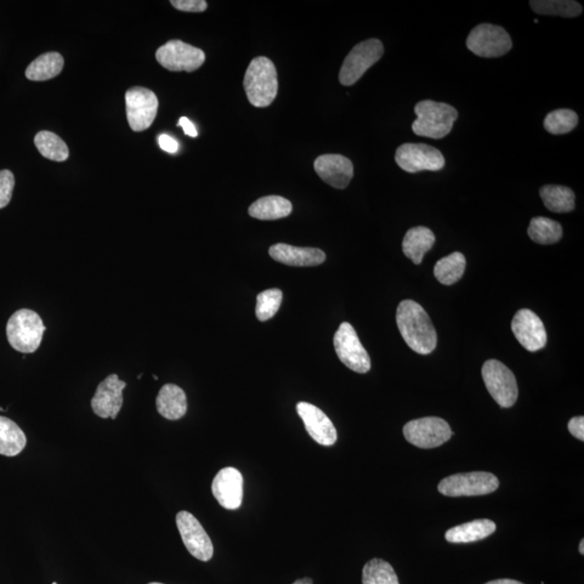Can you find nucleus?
<instances>
[{
  "label": "nucleus",
  "instance_id": "nucleus-9",
  "mask_svg": "<svg viewBox=\"0 0 584 584\" xmlns=\"http://www.w3.org/2000/svg\"><path fill=\"white\" fill-rule=\"evenodd\" d=\"M333 344L339 360L349 370L357 373H366L371 371V357L362 347L355 329L349 322H342L334 334Z\"/></svg>",
  "mask_w": 584,
  "mask_h": 584
},
{
  "label": "nucleus",
  "instance_id": "nucleus-26",
  "mask_svg": "<svg viewBox=\"0 0 584 584\" xmlns=\"http://www.w3.org/2000/svg\"><path fill=\"white\" fill-rule=\"evenodd\" d=\"M64 60L58 53H48L38 56L27 66L25 75L33 82H45L54 78L64 70Z\"/></svg>",
  "mask_w": 584,
  "mask_h": 584
},
{
  "label": "nucleus",
  "instance_id": "nucleus-13",
  "mask_svg": "<svg viewBox=\"0 0 584 584\" xmlns=\"http://www.w3.org/2000/svg\"><path fill=\"white\" fill-rule=\"evenodd\" d=\"M126 99L127 118L134 132H144L155 121L158 99L151 90L142 87L129 89Z\"/></svg>",
  "mask_w": 584,
  "mask_h": 584
},
{
  "label": "nucleus",
  "instance_id": "nucleus-36",
  "mask_svg": "<svg viewBox=\"0 0 584 584\" xmlns=\"http://www.w3.org/2000/svg\"><path fill=\"white\" fill-rule=\"evenodd\" d=\"M172 5L185 13H203L208 7L205 0H172Z\"/></svg>",
  "mask_w": 584,
  "mask_h": 584
},
{
  "label": "nucleus",
  "instance_id": "nucleus-43",
  "mask_svg": "<svg viewBox=\"0 0 584 584\" xmlns=\"http://www.w3.org/2000/svg\"><path fill=\"white\" fill-rule=\"evenodd\" d=\"M150 584H163V583L152 582Z\"/></svg>",
  "mask_w": 584,
  "mask_h": 584
},
{
  "label": "nucleus",
  "instance_id": "nucleus-27",
  "mask_svg": "<svg viewBox=\"0 0 584 584\" xmlns=\"http://www.w3.org/2000/svg\"><path fill=\"white\" fill-rule=\"evenodd\" d=\"M544 206L557 213H566L575 209V193L569 187L544 185L540 190Z\"/></svg>",
  "mask_w": 584,
  "mask_h": 584
},
{
  "label": "nucleus",
  "instance_id": "nucleus-15",
  "mask_svg": "<svg viewBox=\"0 0 584 584\" xmlns=\"http://www.w3.org/2000/svg\"><path fill=\"white\" fill-rule=\"evenodd\" d=\"M512 331L518 341L530 351L542 350L548 337L540 317L529 309L520 310L512 321Z\"/></svg>",
  "mask_w": 584,
  "mask_h": 584
},
{
  "label": "nucleus",
  "instance_id": "nucleus-3",
  "mask_svg": "<svg viewBox=\"0 0 584 584\" xmlns=\"http://www.w3.org/2000/svg\"><path fill=\"white\" fill-rule=\"evenodd\" d=\"M415 113L417 119L412 124V132L421 137L436 140L450 134L459 116L455 107L432 100L419 102Z\"/></svg>",
  "mask_w": 584,
  "mask_h": 584
},
{
  "label": "nucleus",
  "instance_id": "nucleus-14",
  "mask_svg": "<svg viewBox=\"0 0 584 584\" xmlns=\"http://www.w3.org/2000/svg\"><path fill=\"white\" fill-rule=\"evenodd\" d=\"M175 521L187 551L202 561L211 560L213 557L212 539L195 516L181 511L177 514Z\"/></svg>",
  "mask_w": 584,
  "mask_h": 584
},
{
  "label": "nucleus",
  "instance_id": "nucleus-41",
  "mask_svg": "<svg viewBox=\"0 0 584 584\" xmlns=\"http://www.w3.org/2000/svg\"><path fill=\"white\" fill-rule=\"evenodd\" d=\"M292 584H313V581H312V579H310V578H304V579L297 580L296 582H294Z\"/></svg>",
  "mask_w": 584,
  "mask_h": 584
},
{
  "label": "nucleus",
  "instance_id": "nucleus-24",
  "mask_svg": "<svg viewBox=\"0 0 584 584\" xmlns=\"http://www.w3.org/2000/svg\"><path fill=\"white\" fill-rule=\"evenodd\" d=\"M248 213L258 220H279L292 213V203L282 196H266L254 202Z\"/></svg>",
  "mask_w": 584,
  "mask_h": 584
},
{
  "label": "nucleus",
  "instance_id": "nucleus-31",
  "mask_svg": "<svg viewBox=\"0 0 584 584\" xmlns=\"http://www.w3.org/2000/svg\"><path fill=\"white\" fill-rule=\"evenodd\" d=\"M34 142L39 153L50 161L65 162L70 156L69 147L65 142L53 133H38Z\"/></svg>",
  "mask_w": 584,
  "mask_h": 584
},
{
  "label": "nucleus",
  "instance_id": "nucleus-29",
  "mask_svg": "<svg viewBox=\"0 0 584 584\" xmlns=\"http://www.w3.org/2000/svg\"><path fill=\"white\" fill-rule=\"evenodd\" d=\"M530 5L536 14L542 15L576 18L582 14L581 5L572 0H532Z\"/></svg>",
  "mask_w": 584,
  "mask_h": 584
},
{
  "label": "nucleus",
  "instance_id": "nucleus-23",
  "mask_svg": "<svg viewBox=\"0 0 584 584\" xmlns=\"http://www.w3.org/2000/svg\"><path fill=\"white\" fill-rule=\"evenodd\" d=\"M434 243L435 235L432 231L424 226H416L407 232L402 241V252L413 263L421 264Z\"/></svg>",
  "mask_w": 584,
  "mask_h": 584
},
{
  "label": "nucleus",
  "instance_id": "nucleus-44",
  "mask_svg": "<svg viewBox=\"0 0 584 584\" xmlns=\"http://www.w3.org/2000/svg\"><path fill=\"white\" fill-rule=\"evenodd\" d=\"M53 584H58V583H56V582H54Z\"/></svg>",
  "mask_w": 584,
  "mask_h": 584
},
{
  "label": "nucleus",
  "instance_id": "nucleus-19",
  "mask_svg": "<svg viewBox=\"0 0 584 584\" xmlns=\"http://www.w3.org/2000/svg\"><path fill=\"white\" fill-rule=\"evenodd\" d=\"M243 475L235 468H225L215 475L213 481V493L221 507L237 510L243 502Z\"/></svg>",
  "mask_w": 584,
  "mask_h": 584
},
{
  "label": "nucleus",
  "instance_id": "nucleus-1",
  "mask_svg": "<svg viewBox=\"0 0 584 584\" xmlns=\"http://www.w3.org/2000/svg\"><path fill=\"white\" fill-rule=\"evenodd\" d=\"M396 322L408 347L418 354L432 353L438 344V334L421 304L412 300L401 302L396 313Z\"/></svg>",
  "mask_w": 584,
  "mask_h": 584
},
{
  "label": "nucleus",
  "instance_id": "nucleus-38",
  "mask_svg": "<svg viewBox=\"0 0 584 584\" xmlns=\"http://www.w3.org/2000/svg\"><path fill=\"white\" fill-rule=\"evenodd\" d=\"M158 144H160L162 150L170 153V154H174V153L179 150L178 142L173 138L169 137L167 134L160 135V138H158Z\"/></svg>",
  "mask_w": 584,
  "mask_h": 584
},
{
  "label": "nucleus",
  "instance_id": "nucleus-20",
  "mask_svg": "<svg viewBox=\"0 0 584 584\" xmlns=\"http://www.w3.org/2000/svg\"><path fill=\"white\" fill-rule=\"evenodd\" d=\"M272 259L289 266H316L325 262L326 254L321 249L294 247L287 243H276L269 251Z\"/></svg>",
  "mask_w": 584,
  "mask_h": 584
},
{
  "label": "nucleus",
  "instance_id": "nucleus-39",
  "mask_svg": "<svg viewBox=\"0 0 584 584\" xmlns=\"http://www.w3.org/2000/svg\"><path fill=\"white\" fill-rule=\"evenodd\" d=\"M179 126L183 128L185 134L190 135V137L192 138L197 137V130L194 126V124H193L189 118L181 117L179 121Z\"/></svg>",
  "mask_w": 584,
  "mask_h": 584
},
{
  "label": "nucleus",
  "instance_id": "nucleus-17",
  "mask_svg": "<svg viewBox=\"0 0 584 584\" xmlns=\"http://www.w3.org/2000/svg\"><path fill=\"white\" fill-rule=\"evenodd\" d=\"M297 411L304 422L306 432L316 443L322 446L336 444L337 430L324 411L305 401L298 402Z\"/></svg>",
  "mask_w": 584,
  "mask_h": 584
},
{
  "label": "nucleus",
  "instance_id": "nucleus-30",
  "mask_svg": "<svg viewBox=\"0 0 584 584\" xmlns=\"http://www.w3.org/2000/svg\"><path fill=\"white\" fill-rule=\"evenodd\" d=\"M529 235L532 241L540 245H552L563 237V228L557 221L537 217L530 221Z\"/></svg>",
  "mask_w": 584,
  "mask_h": 584
},
{
  "label": "nucleus",
  "instance_id": "nucleus-33",
  "mask_svg": "<svg viewBox=\"0 0 584 584\" xmlns=\"http://www.w3.org/2000/svg\"><path fill=\"white\" fill-rule=\"evenodd\" d=\"M577 113L571 110L560 109L553 111L544 119V128L552 134H565L577 127Z\"/></svg>",
  "mask_w": 584,
  "mask_h": 584
},
{
  "label": "nucleus",
  "instance_id": "nucleus-32",
  "mask_svg": "<svg viewBox=\"0 0 584 584\" xmlns=\"http://www.w3.org/2000/svg\"><path fill=\"white\" fill-rule=\"evenodd\" d=\"M362 584H400L399 578L388 561L373 559L362 569Z\"/></svg>",
  "mask_w": 584,
  "mask_h": 584
},
{
  "label": "nucleus",
  "instance_id": "nucleus-11",
  "mask_svg": "<svg viewBox=\"0 0 584 584\" xmlns=\"http://www.w3.org/2000/svg\"><path fill=\"white\" fill-rule=\"evenodd\" d=\"M395 162L406 173L439 172L445 166L441 152L423 144H405L399 147Z\"/></svg>",
  "mask_w": 584,
  "mask_h": 584
},
{
  "label": "nucleus",
  "instance_id": "nucleus-40",
  "mask_svg": "<svg viewBox=\"0 0 584 584\" xmlns=\"http://www.w3.org/2000/svg\"><path fill=\"white\" fill-rule=\"evenodd\" d=\"M486 584H524L520 581L516 580H511V579H499V580H493Z\"/></svg>",
  "mask_w": 584,
  "mask_h": 584
},
{
  "label": "nucleus",
  "instance_id": "nucleus-35",
  "mask_svg": "<svg viewBox=\"0 0 584 584\" xmlns=\"http://www.w3.org/2000/svg\"><path fill=\"white\" fill-rule=\"evenodd\" d=\"M15 175L9 170L0 172V209L7 207L13 198Z\"/></svg>",
  "mask_w": 584,
  "mask_h": 584
},
{
  "label": "nucleus",
  "instance_id": "nucleus-37",
  "mask_svg": "<svg viewBox=\"0 0 584 584\" xmlns=\"http://www.w3.org/2000/svg\"><path fill=\"white\" fill-rule=\"evenodd\" d=\"M569 430L572 436H575L576 439L584 440V418L575 417L572 418L569 423Z\"/></svg>",
  "mask_w": 584,
  "mask_h": 584
},
{
  "label": "nucleus",
  "instance_id": "nucleus-18",
  "mask_svg": "<svg viewBox=\"0 0 584 584\" xmlns=\"http://www.w3.org/2000/svg\"><path fill=\"white\" fill-rule=\"evenodd\" d=\"M314 169L321 179L334 189H347L354 175L353 163L339 154H326L316 158Z\"/></svg>",
  "mask_w": 584,
  "mask_h": 584
},
{
  "label": "nucleus",
  "instance_id": "nucleus-2",
  "mask_svg": "<svg viewBox=\"0 0 584 584\" xmlns=\"http://www.w3.org/2000/svg\"><path fill=\"white\" fill-rule=\"evenodd\" d=\"M243 88L253 106L262 109L273 104L279 92V81L273 62L265 56L254 58L243 78Z\"/></svg>",
  "mask_w": 584,
  "mask_h": 584
},
{
  "label": "nucleus",
  "instance_id": "nucleus-21",
  "mask_svg": "<svg viewBox=\"0 0 584 584\" xmlns=\"http://www.w3.org/2000/svg\"><path fill=\"white\" fill-rule=\"evenodd\" d=\"M157 411L168 421H179L187 411L186 395L175 384H164L156 399Z\"/></svg>",
  "mask_w": 584,
  "mask_h": 584
},
{
  "label": "nucleus",
  "instance_id": "nucleus-22",
  "mask_svg": "<svg viewBox=\"0 0 584 584\" xmlns=\"http://www.w3.org/2000/svg\"><path fill=\"white\" fill-rule=\"evenodd\" d=\"M497 530L490 520H476L470 523L453 527L446 532L445 538L450 543H470L490 537Z\"/></svg>",
  "mask_w": 584,
  "mask_h": 584
},
{
  "label": "nucleus",
  "instance_id": "nucleus-16",
  "mask_svg": "<svg viewBox=\"0 0 584 584\" xmlns=\"http://www.w3.org/2000/svg\"><path fill=\"white\" fill-rule=\"evenodd\" d=\"M127 383L119 380L117 374H110L98 385L92 400V408L96 416L116 419L124 402L123 391Z\"/></svg>",
  "mask_w": 584,
  "mask_h": 584
},
{
  "label": "nucleus",
  "instance_id": "nucleus-5",
  "mask_svg": "<svg viewBox=\"0 0 584 584\" xmlns=\"http://www.w3.org/2000/svg\"><path fill=\"white\" fill-rule=\"evenodd\" d=\"M384 48L379 39H368L351 50L339 74L343 86H351L359 82L371 67L382 58Z\"/></svg>",
  "mask_w": 584,
  "mask_h": 584
},
{
  "label": "nucleus",
  "instance_id": "nucleus-25",
  "mask_svg": "<svg viewBox=\"0 0 584 584\" xmlns=\"http://www.w3.org/2000/svg\"><path fill=\"white\" fill-rule=\"evenodd\" d=\"M26 446V436L19 425L0 416V455L18 456Z\"/></svg>",
  "mask_w": 584,
  "mask_h": 584
},
{
  "label": "nucleus",
  "instance_id": "nucleus-28",
  "mask_svg": "<svg viewBox=\"0 0 584 584\" xmlns=\"http://www.w3.org/2000/svg\"><path fill=\"white\" fill-rule=\"evenodd\" d=\"M467 261L461 252H453L435 264L434 275L443 285L450 286L460 281L466 271Z\"/></svg>",
  "mask_w": 584,
  "mask_h": 584
},
{
  "label": "nucleus",
  "instance_id": "nucleus-42",
  "mask_svg": "<svg viewBox=\"0 0 584 584\" xmlns=\"http://www.w3.org/2000/svg\"><path fill=\"white\" fill-rule=\"evenodd\" d=\"M579 552L581 555H584V540H581L580 542Z\"/></svg>",
  "mask_w": 584,
  "mask_h": 584
},
{
  "label": "nucleus",
  "instance_id": "nucleus-8",
  "mask_svg": "<svg viewBox=\"0 0 584 584\" xmlns=\"http://www.w3.org/2000/svg\"><path fill=\"white\" fill-rule=\"evenodd\" d=\"M470 51L480 58H499L512 49V39L501 26L480 25L473 28L467 39Z\"/></svg>",
  "mask_w": 584,
  "mask_h": 584
},
{
  "label": "nucleus",
  "instance_id": "nucleus-7",
  "mask_svg": "<svg viewBox=\"0 0 584 584\" xmlns=\"http://www.w3.org/2000/svg\"><path fill=\"white\" fill-rule=\"evenodd\" d=\"M483 380L491 398L502 408L512 407L519 398L518 382L514 373L497 360L487 361L481 370Z\"/></svg>",
  "mask_w": 584,
  "mask_h": 584
},
{
  "label": "nucleus",
  "instance_id": "nucleus-34",
  "mask_svg": "<svg viewBox=\"0 0 584 584\" xmlns=\"http://www.w3.org/2000/svg\"><path fill=\"white\" fill-rule=\"evenodd\" d=\"M282 292L280 289H268L258 294L256 315L261 322H266L275 316L281 308Z\"/></svg>",
  "mask_w": 584,
  "mask_h": 584
},
{
  "label": "nucleus",
  "instance_id": "nucleus-12",
  "mask_svg": "<svg viewBox=\"0 0 584 584\" xmlns=\"http://www.w3.org/2000/svg\"><path fill=\"white\" fill-rule=\"evenodd\" d=\"M156 60L164 69L173 72H194L206 60L203 50L181 41H170L156 51Z\"/></svg>",
  "mask_w": 584,
  "mask_h": 584
},
{
  "label": "nucleus",
  "instance_id": "nucleus-4",
  "mask_svg": "<svg viewBox=\"0 0 584 584\" xmlns=\"http://www.w3.org/2000/svg\"><path fill=\"white\" fill-rule=\"evenodd\" d=\"M46 332L42 317L27 309L16 311L7 324L8 341L15 351L32 354L41 347Z\"/></svg>",
  "mask_w": 584,
  "mask_h": 584
},
{
  "label": "nucleus",
  "instance_id": "nucleus-10",
  "mask_svg": "<svg viewBox=\"0 0 584 584\" xmlns=\"http://www.w3.org/2000/svg\"><path fill=\"white\" fill-rule=\"evenodd\" d=\"M407 441L422 450L440 447L452 436L450 425L444 419L425 417L408 422L404 427Z\"/></svg>",
  "mask_w": 584,
  "mask_h": 584
},
{
  "label": "nucleus",
  "instance_id": "nucleus-6",
  "mask_svg": "<svg viewBox=\"0 0 584 584\" xmlns=\"http://www.w3.org/2000/svg\"><path fill=\"white\" fill-rule=\"evenodd\" d=\"M498 489L497 476L487 472L450 475L439 484L440 492L447 497L484 496Z\"/></svg>",
  "mask_w": 584,
  "mask_h": 584
}]
</instances>
